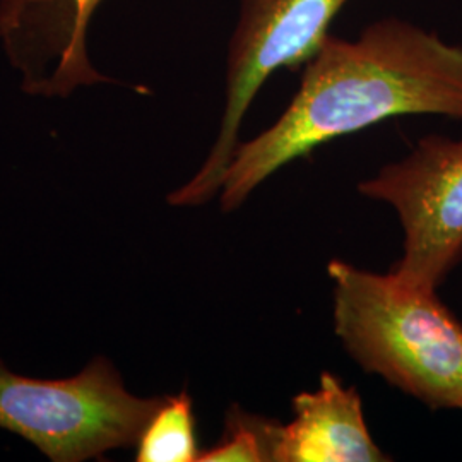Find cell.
I'll use <instances>...</instances> for the list:
<instances>
[{
	"label": "cell",
	"instance_id": "1",
	"mask_svg": "<svg viewBox=\"0 0 462 462\" xmlns=\"http://www.w3.org/2000/svg\"><path fill=\"white\" fill-rule=\"evenodd\" d=\"M303 66L288 108L235 151L219 190L223 211L238 209L282 166L387 118L462 120V45L411 21L385 17L353 40L329 33Z\"/></svg>",
	"mask_w": 462,
	"mask_h": 462
},
{
	"label": "cell",
	"instance_id": "2",
	"mask_svg": "<svg viewBox=\"0 0 462 462\" xmlns=\"http://www.w3.org/2000/svg\"><path fill=\"white\" fill-rule=\"evenodd\" d=\"M334 329L366 372L431 410H462V324L437 290L330 261Z\"/></svg>",
	"mask_w": 462,
	"mask_h": 462
},
{
	"label": "cell",
	"instance_id": "3",
	"mask_svg": "<svg viewBox=\"0 0 462 462\" xmlns=\"http://www.w3.org/2000/svg\"><path fill=\"white\" fill-rule=\"evenodd\" d=\"M162 399L131 394L106 358L59 380L23 377L0 360V429L26 439L53 462L95 459L137 444Z\"/></svg>",
	"mask_w": 462,
	"mask_h": 462
},
{
	"label": "cell",
	"instance_id": "4",
	"mask_svg": "<svg viewBox=\"0 0 462 462\" xmlns=\"http://www.w3.org/2000/svg\"><path fill=\"white\" fill-rule=\"evenodd\" d=\"M347 0H240L226 59V103L208 160L190 182L168 196L171 206H200L221 190L240 144L242 122L259 89L281 67L303 66L329 34Z\"/></svg>",
	"mask_w": 462,
	"mask_h": 462
},
{
	"label": "cell",
	"instance_id": "5",
	"mask_svg": "<svg viewBox=\"0 0 462 462\" xmlns=\"http://www.w3.org/2000/svg\"><path fill=\"white\" fill-rule=\"evenodd\" d=\"M358 190L399 216L404 252L391 269L397 278L437 290L462 264V137H421Z\"/></svg>",
	"mask_w": 462,
	"mask_h": 462
},
{
	"label": "cell",
	"instance_id": "6",
	"mask_svg": "<svg viewBox=\"0 0 462 462\" xmlns=\"http://www.w3.org/2000/svg\"><path fill=\"white\" fill-rule=\"evenodd\" d=\"M93 13L86 0H0V40L28 95L66 98L106 83L86 49Z\"/></svg>",
	"mask_w": 462,
	"mask_h": 462
},
{
	"label": "cell",
	"instance_id": "7",
	"mask_svg": "<svg viewBox=\"0 0 462 462\" xmlns=\"http://www.w3.org/2000/svg\"><path fill=\"white\" fill-rule=\"evenodd\" d=\"M293 413L291 423L281 425L274 461H389L365 423L358 391L329 372L317 391L293 397Z\"/></svg>",
	"mask_w": 462,
	"mask_h": 462
},
{
	"label": "cell",
	"instance_id": "8",
	"mask_svg": "<svg viewBox=\"0 0 462 462\" xmlns=\"http://www.w3.org/2000/svg\"><path fill=\"white\" fill-rule=\"evenodd\" d=\"M199 454L192 397H163L139 435L135 461L196 462Z\"/></svg>",
	"mask_w": 462,
	"mask_h": 462
},
{
	"label": "cell",
	"instance_id": "9",
	"mask_svg": "<svg viewBox=\"0 0 462 462\" xmlns=\"http://www.w3.org/2000/svg\"><path fill=\"white\" fill-rule=\"evenodd\" d=\"M280 423L257 414L245 413L233 404L226 414L225 433L216 446L200 450L199 462L274 461Z\"/></svg>",
	"mask_w": 462,
	"mask_h": 462
},
{
	"label": "cell",
	"instance_id": "10",
	"mask_svg": "<svg viewBox=\"0 0 462 462\" xmlns=\"http://www.w3.org/2000/svg\"><path fill=\"white\" fill-rule=\"evenodd\" d=\"M101 2H103V0H86L88 7H89L91 11H95V13H97V9H98V5Z\"/></svg>",
	"mask_w": 462,
	"mask_h": 462
}]
</instances>
